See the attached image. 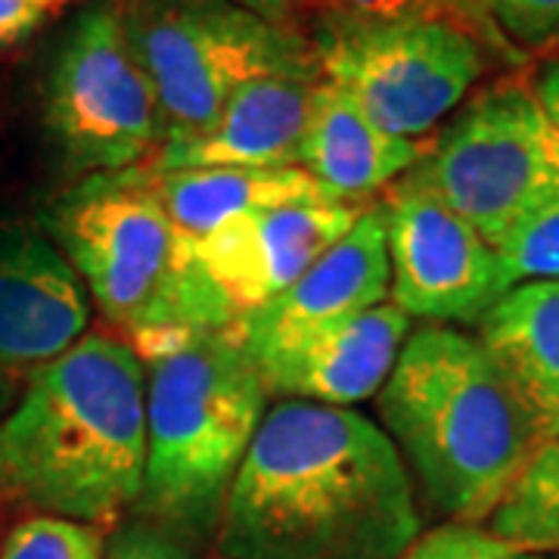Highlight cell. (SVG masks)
Here are the masks:
<instances>
[{
	"mask_svg": "<svg viewBox=\"0 0 559 559\" xmlns=\"http://www.w3.org/2000/svg\"><path fill=\"white\" fill-rule=\"evenodd\" d=\"M44 124L81 175L134 168L165 146L159 100L128 44L121 0H97L66 32L47 75Z\"/></svg>",
	"mask_w": 559,
	"mask_h": 559,
	"instance_id": "9c48e42d",
	"label": "cell"
},
{
	"mask_svg": "<svg viewBox=\"0 0 559 559\" xmlns=\"http://www.w3.org/2000/svg\"><path fill=\"white\" fill-rule=\"evenodd\" d=\"M392 267L382 205L364 209L355 227L330 246L289 289L249 308L230 323L249 360L261 367L377 308L389 296Z\"/></svg>",
	"mask_w": 559,
	"mask_h": 559,
	"instance_id": "8fae6325",
	"label": "cell"
},
{
	"mask_svg": "<svg viewBox=\"0 0 559 559\" xmlns=\"http://www.w3.org/2000/svg\"><path fill=\"white\" fill-rule=\"evenodd\" d=\"M311 50L320 79L348 94L377 128L419 140L466 100L488 47L448 22L358 20L326 10Z\"/></svg>",
	"mask_w": 559,
	"mask_h": 559,
	"instance_id": "ba28073f",
	"label": "cell"
},
{
	"mask_svg": "<svg viewBox=\"0 0 559 559\" xmlns=\"http://www.w3.org/2000/svg\"><path fill=\"white\" fill-rule=\"evenodd\" d=\"M495 249L525 215L559 197V138L535 84L500 79L481 87L407 171Z\"/></svg>",
	"mask_w": 559,
	"mask_h": 559,
	"instance_id": "52a82bcc",
	"label": "cell"
},
{
	"mask_svg": "<svg viewBox=\"0 0 559 559\" xmlns=\"http://www.w3.org/2000/svg\"><path fill=\"white\" fill-rule=\"evenodd\" d=\"M91 301L44 230L0 221V367L35 370L87 333Z\"/></svg>",
	"mask_w": 559,
	"mask_h": 559,
	"instance_id": "4fadbf2b",
	"label": "cell"
},
{
	"mask_svg": "<svg viewBox=\"0 0 559 559\" xmlns=\"http://www.w3.org/2000/svg\"><path fill=\"white\" fill-rule=\"evenodd\" d=\"M407 336L411 318L399 305L382 301L299 348L261 364V382L267 395L283 401L352 407L380 395Z\"/></svg>",
	"mask_w": 559,
	"mask_h": 559,
	"instance_id": "9a60e30c",
	"label": "cell"
},
{
	"mask_svg": "<svg viewBox=\"0 0 559 559\" xmlns=\"http://www.w3.org/2000/svg\"><path fill=\"white\" fill-rule=\"evenodd\" d=\"M146 367L134 345L84 333L28 373L0 419V503L112 525L140 503Z\"/></svg>",
	"mask_w": 559,
	"mask_h": 559,
	"instance_id": "7a4b0ae2",
	"label": "cell"
},
{
	"mask_svg": "<svg viewBox=\"0 0 559 559\" xmlns=\"http://www.w3.org/2000/svg\"><path fill=\"white\" fill-rule=\"evenodd\" d=\"M320 79L246 81L200 138L165 143L153 168H299L301 140Z\"/></svg>",
	"mask_w": 559,
	"mask_h": 559,
	"instance_id": "5bb4252c",
	"label": "cell"
},
{
	"mask_svg": "<svg viewBox=\"0 0 559 559\" xmlns=\"http://www.w3.org/2000/svg\"><path fill=\"white\" fill-rule=\"evenodd\" d=\"M20 392H22L20 373H16V370H7V367H0V419L10 414V407L16 404Z\"/></svg>",
	"mask_w": 559,
	"mask_h": 559,
	"instance_id": "f1b7e54d",
	"label": "cell"
},
{
	"mask_svg": "<svg viewBox=\"0 0 559 559\" xmlns=\"http://www.w3.org/2000/svg\"><path fill=\"white\" fill-rule=\"evenodd\" d=\"M401 559H547L540 554L520 550L507 540L495 538L488 528L479 525H460L448 522L426 535H419Z\"/></svg>",
	"mask_w": 559,
	"mask_h": 559,
	"instance_id": "603a6c76",
	"label": "cell"
},
{
	"mask_svg": "<svg viewBox=\"0 0 559 559\" xmlns=\"http://www.w3.org/2000/svg\"><path fill=\"white\" fill-rule=\"evenodd\" d=\"M419 538L407 463L352 407L280 401L227 491L224 559H401Z\"/></svg>",
	"mask_w": 559,
	"mask_h": 559,
	"instance_id": "6da1fadb",
	"label": "cell"
},
{
	"mask_svg": "<svg viewBox=\"0 0 559 559\" xmlns=\"http://www.w3.org/2000/svg\"><path fill=\"white\" fill-rule=\"evenodd\" d=\"M121 20L156 91L165 143L200 138L246 81L320 79L311 40L230 0H121Z\"/></svg>",
	"mask_w": 559,
	"mask_h": 559,
	"instance_id": "8992f818",
	"label": "cell"
},
{
	"mask_svg": "<svg viewBox=\"0 0 559 559\" xmlns=\"http://www.w3.org/2000/svg\"><path fill=\"white\" fill-rule=\"evenodd\" d=\"M382 215L389 296L407 318L479 323L510 293L498 252L479 230L407 175L389 187Z\"/></svg>",
	"mask_w": 559,
	"mask_h": 559,
	"instance_id": "30bf717a",
	"label": "cell"
},
{
	"mask_svg": "<svg viewBox=\"0 0 559 559\" xmlns=\"http://www.w3.org/2000/svg\"><path fill=\"white\" fill-rule=\"evenodd\" d=\"M44 16L35 0H0V47L25 40Z\"/></svg>",
	"mask_w": 559,
	"mask_h": 559,
	"instance_id": "484cf974",
	"label": "cell"
},
{
	"mask_svg": "<svg viewBox=\"0 0 559 559\" xmlns=\"http://www.w3.org/2000/svg\"><path fill=\"white\" fill-rule=\"evenodd\" d=\"M103 559H190L187 550L178 547L168 535H162L156 528L146 525H131L121 528L116 538L106 544V557Z\"/></svg>",
	"mask_w": 559,
	"mask_h": 559,
	"instance_id": "d4e9b609",
	"label": "cell"
},
{
	"mask_svg": "<svg viewBox=\"0 0 559 559\" xmlns=\"http://www.w3.org/2000/svg\"><path fill=\"white\" fill-rule=\"evenodd\" d=\"M44 234L131 342L227 330L237 320L197 246L162 209L143 165L81 178L44 212Z\"/></svg>",
	"mask_w": 559,
	"mask_h": 559,
	"instance_id": "5b68a950",
	"label": "cell"
},
{
	"mask_svg": "<svg viewBox=\"0 0 559 559\" xmlns=\"http://www.w3.org/2000/svg\"><path fill=\"white\" fill-rule=\"evenodd\" d=\"M426 140L385 134L348 94L320 79L301 140L299 168L340 202L389 190L426 153Z\"/></svg>",
	"mask_w": 559,
	"mask_h": 559,
	"instance_id": "2e32d148",
	"label": "cell"
},
{
	"mask_svg": "<svg viewBox=\"0 0 559 559\" xmlns=\"http://www.w3.org/2000/svg\"><path fill=\"white\" fill-rule=\"evenodd\" d=\"M476 340L513 385L540 444L559 439V280L513 286L479 320Z\"/></svg>",
	"mask_w": 559,
	"mask_h": 559,
	"instance_id": "e0dca14e",
	"label": "cell"
},
{
	"mask_svg": "<svg viewBox=\"0 0 559 559\" xmlns=\"http://www.w3.org/2000/svg\"><path fill=\"white\" fill-rule=\"evenodd\" d=\"M360 212L355 202H293L221 227L197 242V252L242 314L289 289L355 227Z\"/></svg>",
	"mask_w": 559,
	"mask_h": 559,
	"instance_id": "7c38bea8",
	"label": "cell"
},
{
	"mask_svg": "<svg viewBox=\"0 0 559 559\" xmlns=\"http://www.w3.org/2000/svg\"><path fill=\"white\" fill-rule=\"evenodd\" d=\"M106 540L97 525L35 513L0 540V559H103Z\"/></svg>",
	"mask_w": 559,
	"mask_h": 559,
	"instance_id": "7402d4cb",
	"label": "cell"
},
{
	"mask_svg": "<svg viewBox=\"0 0 559 559\" xmlns=\"http://www.w3.org/2000/svg\"><path fill=\"white\" fill-rule=\"evenodd\" d=\"M377 411L429 507L460 525L488 520L540 448L485 345L441 323L411 330Z\"/></svg>",
	"mask_w": 559,
	"mask_h": 559,
	"instance_id": "3957f363",
	"label": "cell"
},
{
	"mask_svg": "<svg viewBox=\"0 0 559 559\" xmlns=\"http://www.w3.org/2000/svg\"><path fill=\"white\" fill-rule=\"evenodd\" d=\"M40 10H50V7H57V3H69V0H35Z\"/></svg>",
	"mask_w": 559,
	"mask_h": 559,
	"instance_id": "f546056e",
	"label": "cell"
},
{
	"mask_svg": "<svg viewBox=\"0 0 559 559\" xmlns=\"http://www.w3.org/2000/svg\"><path fill=\"white\" fill-rule=\"evenodd\" d=\"M513 47H544L559 38V0H473Z\"/></svg>",
	"mask_w": 559,
	"mask_h": 559,
	"instance_id": "cb8c5ba5",
	"label": "cell"
},
{
	"mask_svg": "<svg viewBox=\"0 0 559 559\" xmlns=\"http://www.w3.org/2000/svg\"><path fill=\"white\" fill-rule=\"evenodd\" d=\"M146 180L162 209L187 240L215 237L234 221L293 205V202H340L301 168H171L162 171L143 162Z\"/></svg>",
	"mask_w": 559,
	"mask_h": 559,
	"instance_id": "ac0fdd59",
	"label": "cell"
},
{
	"mask_svg": "<svg viewBox=\"0 0 559 559\" xmlns=\"http://www.w3.org/2000/svg\"><path fill=\"white\" fill-rule=\"evenodd\" d=\"M230 3H237L242 10H252L261 20L286 25V20H289L293 13H299V10L318 3V0H230Z\"/></svg>",
	"mask_w": 559,
	"mask_h": 559,
	"instance_id": "83f0119b",
	"label": "cell"
},
{
	"mask_svg": "<svg viewBox=\"0 0 559 559\" xmlns=\"http://www.w3.org/2000/svg\"><path fill=\"white\" fill-rule=\"evenodd\" d=\"M488 532L540 557L559 550V439L544 441L532 454L488 516Z\"/></svg>",
	"mask_w": 559,
	"mask_h": 559,
	"instance_id": "d6986e66",
	"label": "cell"
},
{
	"mask_svg": "<svg viewBox=\"0 0 559 559\" xmlns=\"http://www.w3.org/2000/svg\"><path fill=\"white\" fill-rule=\"evenodd\" d=\"M330 10L345 13V16H358V20L448 22V25H457L463 32L476 35L485 47L498 50L500 57L520 60L516 47L481 16V10L473 0H330Z\"/></svg>",
	"mask_w": 559,
	"mask_h": 559,
	"instance_id": "ffe728a7",
	"label": "cell"
},
{
	"mask_svg": "<svg viewBox=\"0 0 559 559\" xmlns=\"http://www.w3.org/2000/svg\"><path fill=\"white\" fill-rule=\"evenodd\" d=\"M507 289L559 280V197L538 205L495 246Z\"/></svg>",
	"mask_w": 559,
	"mask_h": 559,
	"instance_id": "44dd1931",
	"label": "cell"
},
{
	"mask_svg": "<svg viewBox=\"0 0 559 559\" xmlns=\"http://www.w3.org/2000/svg\"><path fill=\"white\" fill-rule=\"evenodd\" d=\"M146 367V469L140 503L190 532L215 528L267 414L259 367L234 330L134 340Z\"/></svg>",
	"mask_w": 559,
	"mask_h": 559,
	"instance_id": "277c9868",
	"label": "cell"
},
{
	"mask_svg": "<svg viewBox=\"0 0 559 559\" xmlns=\"http://www.w3.org/2000/svg\"><path fill=\"white\" fill-rule=\"evenodd\" d=\"M535 97H538L544 116L550 121L554 134L559 138V60L544 66L535 81Z\"/></svg>",
	"mask_w": 559,
	"mask_h": 559,
	"instance_id": "4316f807",
	"label": "cell"
}]
</instances>
